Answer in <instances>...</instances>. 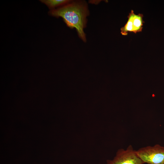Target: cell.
Masks as SVG:
<instances>
[{
	"label": "cell",
	"instance_id": "4",
	"mask_svg": "<svg viewBox=\"0 0 164 164\" xmlns=\"http://www.w3.org/2000/svg\"><path fill=\"white\" fill-rule=\"evenodd\" d=\"M143 17L142 14H135L134 11L132 10L128 16L127 22L121 28V34L122 35L126 36L129 32H132L136 34L142 32L144 23Z\"/></svg>",
	"mask_w": 164,
	"mask_h": 164
},
{
	"label": "cell",
	"instance_id": "1",
	"mask_svg": "<svg viewBox=\"0 0 164 164\" xmlns=\"http://www.w3.org/2000/svg\"><path fill=\"white\" fill-rule=\"evenodd\" d=\"M89 11L84 2H71L56 9L51 10L50 15L58 18L62 17L67 26L71 28H75L78 35L83 41H86L84 29L86 27L87 17Z\"/></svg>",
	"mask_w": 164,
	"mask_h": 164
},
{
	"label": "cell",
	"instance_id": "5",
	"mask_svg": "<svg viewBox=\"0 0 164 164\" xmlns=\"http://www.w3.org/2000/svg\"><path fill=\"white\" fill-rule=\"evenodd\" d=\"M40 1L45 4L51 10L54 9L58 6H63L71 2L68 0H42Z\"/></svg>",
	"mask_w": 164,
	"mask_h": 164
},
{
	"label": "cell",
	"instance_id": "3",
	"mask_svg": "<svg viewBox=\"0 0 164 164\" xmlns=\"http://www.w3.org/2000/svg\"><path fill=\"white\" fill-rule=\"evenodd\" d=\"M138 155L136 150L131 145L126 149H120L117 151L115 156L112 160L107 161L106 164H144Z\"/></svg>",
	"mask_w": 164,
	"mask_h": 164
},
{
	"label": "cell",
	"instance_id": "2",
	"mask_svg": "<svg viewBox=\"0 0 164 164\" xmlns=\"http://www.w3.org/2000/svg\"><path fill=\"white\" fill-rule=\"evenodd\" d=\"M139 158L147 164H164V147L159 144L147 146L136 150Z\"/></svg>",
	"mask_w": 164,
	"mask_h": 164
}]
</instances>
